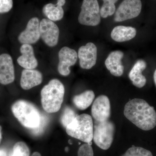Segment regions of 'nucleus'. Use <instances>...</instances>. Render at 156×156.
I'll return each mask as SVG.
<instances>
[{"label":"nucleus","mask_w":156,"mask_h":156,"mask_svg":"<svg viewBox=\"0 0 156 156\" xmlns=\"http://www.w3.org/2000/svg\"><path fill=\"white\" fill-rule=\"evenodd\" d=\"M124 113L128 120L144 131H150L156 126L155 110L143 99L129 101L125 105Z\"/></svg>","instance_id":"nucleus-1"},{"label":"nucleus","mask_w":156,"mask_h":156,"mask_svg":"<svg viewBox=\"0 0 156 156\" xmlns=\"http://www.w3.org/2000/svg\"><path fill=\"white\" fill-rule=\"evenodd\" d=\"M65 88L57 79L51 80L41 91L42 107L49 113L56 112L60 110L63 102Z\"/></svg>","instance_id":"nucleus-2"},{"label":"nucleus","mask_w":156,"mask_h":156,"mask_svg":"<svg viewBox=\"0 0 156 156\" xmlns=\"http://www.w3.org/2000/svg\"><path fill=\"white\" fill-rule=\"evenodd\" d=\"M11 110L14 116L24 127L34 130L40 127L41 117L38 109L32 104L19 100L12 105Z\"/></svg>","instance_id":"nucleus-3"},{"label":"nucleus","mask_w":156,"mask_h":156,"mask_svg":"<svg viewBox=\"0 0 156 156\" xmlns=\"http://www.w3.org/2000/svg\"><path fill=\"white\" fill-rule=\"evenodd\" d=\"M93 127L92 117L83 114L76 117L66 130L70 136L88 143L93 139Z\"/></svg>","instance_id":"nucleus-4"},{"label":"nucleus","mask_w":156,"mask_h":156,"mask_svg":"<svg viewBox=\"0 0 156 156\" xmlns=\"http://www.w3.org/2000/svg\"><path fill=\"white\" fill-rule=\"evenodd\" d=\"M115 126L108 120L103 122H95L93 127V139L96 145L104 150L108 149L114 139Z\"/></svg>","instance_id":"nucleus-5"},{"label":"nucleus","mask_w":156,"mask_h":156,"mask_svg":"<svg viewBox=\"0 0 156 156\" xmlns=\"http://www.w3.org/2000/svg\"><path fill=\"white\" fill-rule=\"evenodd\" d=\"M78 21L82 25L96 26L101 22L100 9L97 0H83Z\"/></svg>","instance_id":"nucleus-6"},{"label":"nucleus","mask_w":156,"mask_h":156,"mask_svg":"<svg viewBox=\"0 0 156 156\" xmlns=\"http://www.w3.org/2000/svg\"><path fill=\"white\" fill-rule=\"evenodd\" d=\"M142 9L141 0H124L115 14V22H122L137 17Z\"/></svg>","instance_id":"nucleus-7"},{"label":"nucleus","mask_w":156,"mask_h":156,"mask_svg":"<svg viewBox=\"0 0 156 156\" xmlns=\"http://www.w3.org/2000/svg\"><path fill=\"white\" fill-rule=\"evenodd\" d=\"M41 38L49 47H54L58 44L59 30L53 21L48 19H43L40 23Z\"/></svg>","instance_id":"nucleus-8"},{"label":"nucleus","mask_w":156,"mask_h":156,"mask_svg":"<svg viewBox=\"0 0 156 156\" xmlns=\"http://www.w3.org/2000/svg\"><path fill=\"white\" fill-rule=\"evenodd\" d=\"M58 71L62 76H68L70 73L69 67L77 61L78 54L75 50L67 47H63L58 53Z\"/></svg>","instance_id":"nucleus-9"},{"label":"nucleus","mask_w":156,"mask_h":156,"mask_svg":"<svg viewBox=\"0 0 156 156\" xmlns=\"http://www.w3.org/2000/svg\"><path fill=\"white\" fill-rule=\"evenodd\" d=\"M91 112L95 122L108 120L111 116L110 102L108 98L105 95L98 96L93 102Z\"/></svg>","instance_id":"nucleus-10"},{"label":"nucleus","mask_w":156,"mask_h":156,"mask_svg":"<svg viewBox=\"0 0 156 156\" xmlns=\"http://www.w3.org/2000/svg\"><path fill=\"white\" fill-rule=\"evenodd\" d=\"M40 21L37 17H34L29 20L26 27L20 34L18 40L20 44H33L41 38Z\"/></svg>","instance_id":"nucleus-11"},{"label":"nucleus","mask_w":156,"mask_h":156,"mask_svg":"<svg viewBox=\"0 0 156 156\" xmlns=\"http://www.w3.org/2000/svg\"><path fill=\"white\" fill-rule=\"evenodd\" d=\"M78 57L80 59V67L89 69L96 64L97 57V48L93 43H88L85 46H81L78 50Z\"/></svg>","instance_id":"nucleus-12"},{"label":"nucleus","mask_w":156,"mask_h":156,"mask_svg":"<svg viewBox=\"0 0 156 156\" xmlns=\"http://www.w3.org/2000/svg\"><path fill=\"white\" fill-rule=\"evenodd\" d=\"M15 79L13 59L9 54L0 55V83L6 85L13 83Z\"/></svg>","instance_id":"nucleus-13"},{"label":"nucleus","mask_w":156,"mask_h":156,"mask_svg":"<svg viewBox=\"0 0 156 156\" xmlns=\"http://www.w3.org/2000/svg\"><path fill=\"white\" fill-rule=\"evenodd\" d=\"M22 55L17 59V62L25 69H33L37 66L38 63L35 56L33 47L31 45L23 44L20 48Z\"/></svg>","instance_id":"nucleus-14"},{"label":"nucleus","mask_w":156,"mask_h":156,"mask_svg":"<svg viewBox=\"0 0 156 156\" xmlns=\"http://www.w3.org/2000/svg\"><path fill=\"white\" fill-rule=\"evenodd\" d=\"M123 56L124 53L122 51L117 50L110 53L105 60V66L112 75L115 76L122 75L124 67L122 60Z\"/></svg>","instance_id":"nucleus-15"},{"label":"nucleus","mask_w":156,"mask_h":156,"mask_svg":"<svg viewBox=\"0 0 156 156\" xmlns=\"http://www.w3.org/2000/svg\"><path fill=\"white\" fill-rule=\"evenodd\" d=\"M43 81L41 73L35 69H24L20 78V85L24 90H29L40 85Z\"/></svg>","instance_id":"nucleus-16"},{"label":"nucleus","mask_w":156,"mask_h":156,"mask_svg":"<svg viewBox=\"0 0 156 156\" xmlns=\"http://www.w3.org/2000/svg\"><path fill=\"white\" fill-rule=\"evenodd\" d=\"M146 67V62L143 59H139L136 61L129 73V78L133 85L137 88H142L146 83V78L142 74Z\"/></svg>","instance_id":"nucleus-17"},{"label":"nucleus","mask_w":156,"mask_h":156,"mask_svg":"<svg viewBox=\"0 0 156 156\" xmlns=\"http://www.w3.org/2000/svg\"><path fill=\"white\" fill-rule=\"evenodd\" d=\"M66 3V0H57L56 5L49 3L45 5L43 8V13L48 19L52 21L61 20L64 16V12L62 6Z\"/></svg>","instance_id":"nucleus-18"},{"label":"nucleus","mask_w":156,"mask_h":156,"mask_svg":"<svg viewBox=\"0 0 156 156\" xmlns=\"http://www.w3.org/2000/svg\"><path fill=\"white\" fill-rule=\"evenodd\" d=\"M136 29L131 27L118 26L112 30L111 36L115 41L123 42L130 41L136 36Z\"/></svg>","instance_id":"nucleus-19"},{"label":"nucleus","mask_w":156,"mask_h":156,"mask_svg":"<svg viewBox=\"0 0 156 156\" xmlns=\"http://www.w3.org/2000/svg\"><path fill=\"white\" fill-rule=\"evenodd\" d=\"M95 97V94L93 91L88 90L80 95H75L73 98V101L77 108L83 110L92 104Z\"/></svg>","instance_id":"nucleus-20"},{"label":"nucleus","mask_w":156,"mask_h":156,"mask_svg":"<svg viewBox=\"0 0 156 156\" xmlns=\"http://www.w3.org/2000/svg\"><path fill=\"white\" fill-rule=\"evenodd\" d=\"M103 4L100 9L101 17L106 18L114 14L115 11V4L118 0H102Z\"/></svg>","instance_id":"nucleus-21"},{"label":"nucleus","mask_w":156,"mask_h":156,"mask_svg":"<svg viewBox=\"0 0 156 156\" xmlns=\"http://www.w3.org/2000/svg\"><path fill=\"white\" fill-rule=\"evenodd\" d=\"M78 115L75 111L70 107H65L60 118V122L62 126L66 128Z\"/></svg>","instance_id":"nucleus-22"},{"label":"nucleus","mask_w":156,"mask_h":156,"mask_svg":"<svg viewBox=\"0 0 156 156\" xmlns=\"http://www.w3.org/2000/svg\"><path fill=\"white\" fill-rule=\"evenodd\" d=\"M121 156H153L150 151L139 147H133L128 149Z\"/></svg>","instance_id":"nucleus-23"},{"label":"nucleus","mask_w":156,"mask_h":156,"mask_svg":"<svg viewBox=\"0 0 156 156\" xmlns=\"http://www.w3.org/2000/svg\"><path fill=\"white\" fill-rule=\"evenodd\" d=\"M30 150L25 143L18 142L13 147L11 156H29Z\"/></svg>","instance_id":"nucleus-24"},{"label":"nucleus","mask_w":156,"mask_h":156,"mask_svg":"<svg viewBox=\"0 0 156 156\" xmlns=\"http://www.w3.org/2000/svg\"><path fill=\"white\" fill-rule=\"evenodd\" d=\"M78 156H94L93 149L88 143L81 146L78 152Z\"/></svg>","instance_id":"nucleus-25"},{"label":"nucleus","mask_w":156,"mask_h":156,"mask_svg":"<svg viewBox=\"0 0 156 156\" xmlns=\"http://www.w3.org/2000/svg\"><path fill=\"white\" fill-rule=\"evenodd\" d=\"M13 5V0H0V13L9 12L12 9Z\"/></svg>","instance_id":"nucleus-26"},{"label":"nucleus","mask_w":156,"mask_h":156,"mask_svg":"<svg viewBox=\"0 0 156 156\" xmlns=\"http://www.w3.org/2000/svg\"><path fill=\"white\" fill-rule=\"evenodd\" d=\"M0 156H7L6 151L4 149H0Z\"/></svg>","instance_id":"nucleus-27"},{"label":"nucleus","mask_w":156,"mask_h":156,"mask_svg":"<svg viewBox=\"0 0 156 156\" xmlns=\"http://www.w3.org/2000/svg\"><path fill=\"white\" fill-rule=\"evenodd\" d=\"M31 156H41V154L39 153V152H35Z\"/></svg>","instance_id":"nucleus-28"},{"label":"nucleus","mask_w":156,"mask_h":156,"mask_svg":"<svg viewBox=\"0 0 156 156\" xmlns=\"http://www.w3.org/2000/svg\"><path fill=\"white\" fill-rule=\"evenodd\" d=\"M2 126H0V144H1V141H2Z\"/></svg>","instance_id":"nucleus-29"},{"label":"nucleus","mask_w":156,"mask_h":156,"mask_svg":"<svg viewBox=\"0 0 156 156\" xmlns=\"http://www.w3.org/2000/svg\"><path fill=\"white\" fill-rule=\"evenodd\" d=\"M154 81L155 84L156 86V69L154 73Z\"/></svg>","instance_id":"nucleus-30"},{"label":"nucleus","mask_w":156,"mask_h":156,"mask_svg":"<svg viewBox=\"0 0 156 156\" xmlns=\"http://www.w3.org/2000/svg\"><path fill=\"white\" fill-rule=\"evenodd\" d=\"M69 144H72V141L71 140H69Z\"/></svg>","instance_id":"nucleus-31"},{"label":"nucleus","mask_w":156,"mask_h":156,"mask_svg":"<svg viewBox=\"0 0 156 156\" xmlns=\"http://www.w3.org/2000/svg\"><path fill=\"white\" fill-rule=\"evenodd\" d=\"M68 147H66V151H68Z\"/></svg>","instance_id":"nucleus-32"}]
</instances>
